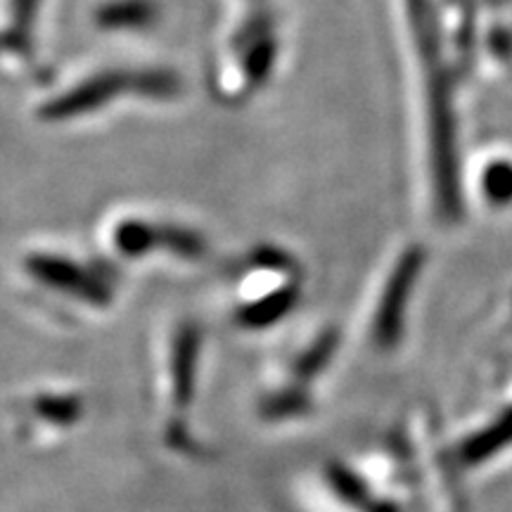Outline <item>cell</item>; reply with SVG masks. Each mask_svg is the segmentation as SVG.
<instances>
[{"label": "cell", "mask_w": 512, "mask_h": 512, "mask_svg": "<svg viewBox=\"0 0 512 512\" xmlns=\"http://www.w3.org/2000/svg\"><path fill=\"white\" fill-rule=\"evenodd\" d=\"M332 335L328 330H316L309 337L297 339L290 347L280 351L278 356L268 363L266 380L290 382L299 387H311L313 382L323 375L325 366L330 363L332 354Z\"/></svg>", "instance_id": "3"}, {"label": "cell", "mask_w": 512, "mask_h": 512, "mask_svg": "<svg viewBox=\"0 0 512 512\" xmlns=\"http://www.w3.org/2000/svg\"><path fill=\"white\" fill-rule=\"evenodd\" d=\"M88 413V396L79 384L46 380L19 389L12 399L8 422L19 441L55 446L79 430Z\"/></svg>", "instance_id": "2"}, {"label": "cell", "mask_w": 512, "mask_h": 512, "mask_svg": "<svg viewBox=\"0 0 512 512\" xmlns=\"http://www.w3.org/2000/svg\"><path fill=\"white\" fill-rule=\"evenodd\" d=\"M200 332L188 320H174L159 337L152 361V396L159 415V437L166 448L195 439L188 413L200 382Z\"/></svg>", "instance_id": "1"}, {"label": "cell", "mask_w": 512, "mask_h": 512, "mask_svg": "<svg viewBox=\"0 0 512 512\" xmlns=\"http://www.w3.org/2000/svg\"><path fill=\"white\" fill-rule=\"evenodd\" d=\"M313 394L311 387H299V384L261 380L259 392H256L254 411L261 422L268 425H287L292 420H302L311 413Z\"/></svg>", "instance_id": "4"}]
</instances>
